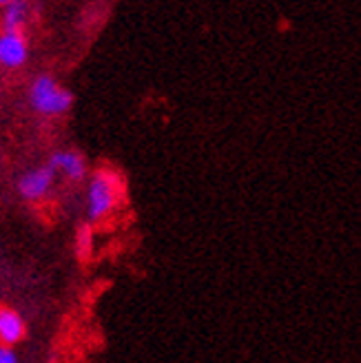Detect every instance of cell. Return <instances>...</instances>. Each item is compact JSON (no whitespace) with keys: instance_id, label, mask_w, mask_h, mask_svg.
<instances>
[{"instance_id":"3957f363","label":"cell","mask_w":361,"mask_h":363,"mask_svg":"<svg viewBox=\"0 0 361 363\" xmlns=\"http://www.w3.org/2000/svg\"><path fill=\"white\" fill-rule=\"evenodd\" d=\"M53 175H56V171H53L51 167L33 169V171H29V173H25L21 177V182H18V191H21V195L25 199H40L51 189Z\"/></svg>"},{"instance_id":"7a4b0ae2","label":"cell","mask_w":361,"mask_h":363,"mask_svg":"<svg viewBox=\"0 0 361 363\" xmlns=\"http://www.w3.org/2000/svg\"><path fill=\"white\" fill-rule=\"evenodd\" d=\"M31 106L43 116H60L69 111V106L74 104V96L67 89H62L51 76L35 78L29 91Z\"/></svg>"},{"instance_id":"9c48e42d","label":"cell","mask_w":361,"mask_h":363,"mask_svg":"<svg viewBox=\"0 0 361 363\" xmlns=\"http://www.w3.org/2000/svg\"><path fill=\"white\" fill-rule=\"evenodd\" d=\"M0 363H18V357L9 346H0Z\"/></svg>"},{"instance_id":"52a82bcc","label":"cell","mask_w":361,"mask_h":363,"mask_svg":"<svg viewBox=\"0 0 361 363\" xmlns=\"http://www.w3.org/2000/svg\"><path fill=\"white\" fill-rule=\"evenodd\" d=\"M27 16V5L25 3H9L3 13V27L5 33H21V27Z\"/></svg>"},{"instance_id":"6da1fadb","label":"cell","mask_w":361,"mask_h":363,"mask_svg":"<svg viewBox=\"0 0 361 363\" xmlns=\"http://www.w3.org/2000/svg\"><path fill=\"white\" fill-rule=\"evenodd\" d=\"M124 195V182L111 169H100L94 173L87 189V215L91 222L109 217Z\"/></svg>"},{"instance_id":"8992f818","label":"cell","mask_w":361,"mask_h":363,"mask_svg":"<svg viewBox=\"0 0 361 363\" xmlns=\"http://www.w3.org/2000/svg\"><path fill=\"white\" fill-rule=\"evenodd\" d=\"M25 337V321L11 308H0V341L18 343Z\"/></svg>"},{"instance_id":"277c9868","label":"cell","mask_w":361,"mask_h":363,"mask_svg":"<svg viewBox=\"0 0 361 363\" xmlns=\"http://www.w3.org/2000/svg\"><path fill=\"white\" fill-rule=\"evenodd\" d=\"M27 60V40L23 33H3L0 35V65L16 69Z\"/></svg>"},{"instance_id":"ba28073f","label":"cell","mask_w":361,"mask_h":363,"mask_svg":"<svg viewBox=\"0 0 361 363\" xmlns=\"http://www.w3.org/2000/svg\"><path fill=\"white\" fill-rule=\"evenodd\" d=\"M76 252L80 259H87L91 257L94 252V228L89 224H82L78 228V235H76Z\"/></svg>"},{"instance_id":"5b68a950","label":"cell","mask_w":361,"mask_h":363,"mask_svg":"<svg viewBox=\"0 0 361 363\" xmlns=\"http://www.w3.org/2000/svg\"><path fill=\"white\" fill-rule=\"evenodd\" d=\"M49 167L53 171H62L67 177L71 179H82L84 173H87V164L80 153L76 151H60V153H53L51 155V162Z\"/></svg>"}]
</instances>
